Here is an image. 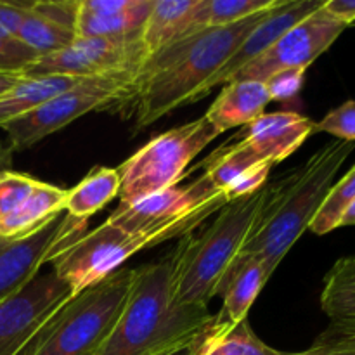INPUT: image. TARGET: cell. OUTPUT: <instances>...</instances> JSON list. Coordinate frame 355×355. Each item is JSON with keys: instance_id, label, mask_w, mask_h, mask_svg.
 <instances>
[{"instance_id": "1", "label": "cell", "mask_w": 355, "mask_h": 355, "mask_svg": "<svg viewBox=\"0 0 355 355\" xmlns=\"http://www.w3.org/2000/svg\"><path fill=\"white\" fill-rule=\"evenodd\" d=\"M274 9L231 26L193 31L149 55L139 69L128 96L118 104L135 118V130L149 127L177 107L196 103L205 83Z\"/></svg>"}, {"instance_id": "2", "label": "cell", "mask_w": 355, "mask_h": 355, "mask_svg": "<svg viewBox=\"0 0 355 355\" xmlns=\"http://www.w3.org/2000/svg\"><path fill=\"white\" fill-rule=\"evenodd\" d=\"M214 324L208 307L180 304L173 259L134 269L116 326L96 355H165L203 336Z\"/></svg>"}, {"instance_id": "3", "label": "cell", "mask_w": 355, "mask_h": 355, "mask_svg": "<svg viewBox=\"0 0 355 355\" xmlns=\"http://www.w3.org/2000/svg\"><path fill=\"white\" fill-rule=\"evenodd\" d=\"M274 194V182L255 194L229 201L200 234L179 239L173 259V291L180 304L208 307L225 276L259 227Z\"/></svg>"}, {"instance_id": "4", "label": "cell", "mask_w": 355, "mask_h": 355, "mask_svg": "<svg viewBox=\"0 0 355 355\" xmlns=\"http://www.w3.org/2000/svg\"><path fill=\"white\" fill-rule=\"evenodd\" d=\"M355 144L329 141L300 168L274 182V194L259 227L243 248V257L259 259L274 274L295 243L311 227Z\"/></svg>"}, {"instance_id": "5", "label": "cell", "mask_w": 355, "mask_h": 355, "mask_svg": "<svg viewBox=\"0 0 355 355\" xmlns=\"http://www.w3.org/2000/svg\"><path fill=\"white\" fill-rule=\"evenodd\" d=\"M134 269H118L66 302L24 355H96L116 326Z\"/></svg>"}, {"instance_id": "6", "label": "cell", "mask_w": 355, "mask_h": 355, "mask_svg": "<svg viewBox=\"0 0 355 355\" xmlns=\"http://www.w3.org/2000/svg\"><path fill=\"white\" fill-rule=\"evenodd\" d=\"M210 217L214 215H200L172 227L144 232L123 231L104 220L99 227L85 232L69 248H66L52 262V270L59 279L68 284L75 297L85 288L121 269V266L135 253L170 239H182L184 236L193 234Z\"/></svg>"}, {"instance_id": "7", "label": "cell", "mask_w": 355, "mask_h": 355, "mask_svg": "<svg viewBox=\"0 0 355 355\" xmlns=\"http://www.w3.org/2000/svg\"><path fill=\"white\" fill-rule=\"evenodd\" d=\"M218 135L207 116H201L151 139L116 168L121 207L177 186L191 162Z\"/></svg>"}, {"instance_id": "8", "label": "cell", "mask_w": 355, "mask_h": 355, "mask_svg": "<svg viewBox=\"0 0 355 355\" xmlns=\"http://www.w3.org/2000/svg\"><path fill=\"white\" fill-rule=\"evenodd\" d=\"M134 80L135 75L130 73L78 80L64 92L7 123L3 130L9 139V148L14 153L24 151L90 111L118 106L128 96Z\"/></svg>"}, {"instance_id": "9", "label": "cell", "mask_w": 355, "mask_h": 355, "mask_svg": "<svg viewBox=\"0 0 355 355\" xmlns=\"http://www.w3.org/2000/svg\"><path fill=\"white\" fill-rule=\"evenodd\" d=\"M148 51L137 38H76L69 47L35 61L24 71L23 78L38 76H96L130 73L137 76L148 59Z\"/></svg>"}, {"instance_id": "10", "label": "cell", "mask_w": 355, "mask_h": 355, "mask_svg": "<svg viewBox=\"0 0 355 355\" xmlns=\"http://www.w3.org/2000/svg\"><path fill=\"white\" fill-rule=\"evenodd\" d=\"M225 203L229 201L224 194L203 175L186 186L177 184L137 203L127 207L118 205L106 222L128 232L159 231L200 215H217Z\"/></svg>"}, {"instance_id": "11", "label": "cell", "mask_w": 355, "mask_h": 355, "mask_svg": "<svg viewBox=\"0 0 355 355\" xmlns=\"http://www.w3.org/2000/svg\"><path fill=\"white\" fill-rule=\"evenodd\" d=\"M87 222L58 217L47 227L23 239L0 238V305L16 297L66 248L85 234Z\"/></svg>"}, {"instance_id": "12", "label": "cell", "mask_w": 355, "mask_h": 355, "mask_svg": "<svg viewBox=\"0 0 355 355\" xmlns=\"http://www.w3.org/2000/svg\"><path fill=\"white\" fill-rule=\"evenodd\" d=\"M54 270L38 274L16 297L0 305V355H24L59 309L71 300Z\"/></svg>"}, {"instance_id": "13", "label": "cell", "mask_w": 355, "mask_h": 355, "mask_svg": "<svg viewBox=\"0 0 355 355\" xmlns=\"http://www.w3.org/2000/svg\"><path fill=\"white\" fill-rule=\"evenodd\" d=\"M68 191L12 170L0 173V238L23 239L66 210Z\"/></svg>"}, {"instance_id": "14", "label": "cell", "mask_w": 355, "mask_h": 355, "mask_svg": "<svg viewBox=\"0 0 355 355\" xmlns=\"http://www.w3.org/2000/svg\"><path fill=\"white\" fill-rule=\"evenodd\" d=\"M345 28L349 26L326 12L322 6L321 9L288 30L269 51L245 66L231 82L234 80L266 82L270 75L281 69H307L319 55L331 47L333 42L345 31Z\"/></svg>"}, {"instance_id": "15", "label": "cell", "mask_w": 355, "mask_h": 355, "mask_svg": "<svg viewBox=\"0 0 355 355\" xmlns=\"http://www.w3.org/2000/svg\"><path fill=\"white\" fill-rule=\"evenodd\" d=\"M324 2L326 0H283L279 7H276L266 19L260 21L246 35L245 40L239 44V47L227 59V62L205 83L203 89L198 94L196 101L208 96L215 87L231 82L245 66H248L259 55L269 51L288 30H291L302 19H305L307 16L314 14L315 10L321 9L324 6Z\"/></svg>"}, {"instance_id": "16", "label": "cell", "mask_w": 355, "mask_h": 355, "mask_svg": "<svg viewBox=\"0 0 355 355\" xmlns=\"http://www.w3.org/2000/svg\"><path fill=\"white\" fill-rule=\"evenodd\" d=\"M200 168L227 201L255 194L267 184L272 165L263 162L245 141L227 142L208 156Z\"/></svg>"}, {"instance_id": "17", "label": "cell", "mask_w": 355, "mask_h": 355, "mask_svg": "<svg viewBox=\"0 0 355 355\" xmlns=\"http://www.w3.org/2000/svg\"><path fill=\"white\" fill-rule=\"evenodd\" d=\"M155 0H78L76 38H137Z\"/></svg>"}, {"instance_id": "18", "label": "cell", "mask_w": 355, "mask_h": 355, "mask_svg": "<svg viewBox=\"0 0 355 355\" xmlns=\"http://www.w3.org/2000/svg\"><path fill=\"white\" fill-rule=\"evenodd\" d=\"M315 121L295 111L263 113L246 125L243 141L269 165H277L293 155L312 134Z\"/></svg>"}, {"instance_id": "19", "label": "cell", "mask_w": 355, "mask_h": 355, "mask_svg": "<svg viewBox=\"0 0 355 355\" xmlns=\"http://www.w3.org/2000/svg\"><path fill=\"white\" fill-rule=\"evenodd\" d=\"M272 272L263 262L252 257L236 260L222 283L218 295L224 300L222 311L215 315L217 326H234L248 319V312Z\"/></svg>"}, {"instance_id": "20", "label": "cell", "mask_w": 355, "mask_h": 355, "mask_svg": "<svg viewBox=\"0 0 355 355\" xmlns=\"http://www.w3.org/2000/svg\"><path fill=\"white\" fill-rule=\"evenodd\" d=\"M270 103L269 92L263 82L257 80H234L222 89L217 99L207 111V120L220 134L234 127H243L255 121L266 113Z\"/></svg>"}, {"instance_id": "21", "label": "cell", "mask_w": 355, "mask_h": 355, "mask_svg": "<svg viewBox=\"0 0 355 355\" xmlns=\"http://www.w3.org/2000/svg\"><path fill=\"white\" fill-rule=\"evenodd\" d=\"M198 0H155L142 30L148 55L191 33V14Z\"/></svg>"}, {"instance_id": "22", "label": "cell", "mask_w": 355, "mask_h": 355, "mask_svg": "<svg viewBox=\"0 0 355 355\" xmlns=\"http://www.w3.org/2000/svg\"><path fill=\"white\" fill-rule=\"evenodd\" d=\"M120 194V173L116 168L97 166L83 177L66 196V214L78 220H89Z\"/></svg>"}, {"instance_id": "23", "label": "cell", "mask_w": 355, "mask_h": 355, "mask_svg": "<svg viewBox=\"0 0 355 355\" xmlns=\"http://www.w3.org/2000/svg\"><path fill=\"white\" fill-rule=\"evenodd\" d=\"M82 78L71 76H38L23 78L14 89L0 96V128L24 116L51 97L64 92Z\"/></svg>"}, {"instance_id": "24", "label": "cell", "mask_w": 355, "mask_h": 355, "mask_svg": "<svg viewBox=\"0 0 355 355\" xmlns=\"http://www.w3.org/2000/svg\"><path fill=\"white\" fill-rule=\"evenodd\" d=\"M281 0H198L191 14V33L241 23L259 12L274 9Z\"/></svg>"}, {"instance_id": "25", "label": "cell", "mask_w": 355, "mask_h": 355, "mask_svg": "<svg viewBox=\"0 0 355 355\" xmlns=\"http://www.w3.org/2000/svg\"><path fill=\"white\" fill-rule=\"evenodd\" d=\"M321 309L331 321H355V253L340 259L326 274Z\"/></svg>"}, {"instance_id": "26", "label": "cell", "mask_w": 355, "mask_h": 355, "mask_svg": "<svg viewBox=\"0 0 355 355\" xmlns=\"http://www.w3.org/2000/svg\"><path fill=\"white\" fill-rule=\"evenodd\" d=\"M200 355H283L279 350L263 343L253 333L248 319L234 326L214 324L201 342Z\"/></svg>"}, {"instance_id": "27", "label": "cell", "mask_w": 355, "mask_h": 355, "mask_svg": "<svg viewBox=\"0 0 355 355\" xmlns=\"http://www.w3.org/2000/svg\"><path fill=\"white\" fill-rule=\"evenodd\" d=\"M16 38L31 51L37 52L40 58H44V55L54 54V52L69 47L76 40V33L71 28L62 26V24L38 14L37 10L31 9L30 2L26 17L21 24Z\"/></svg>"}, {"instance_id": "28", "label": "cell", "mask_w": 355, "mask_h": 355, "mask_svg": "<svg viewBox=\"0 0 355 355\" xmlns=\"http://www.w3.org/2000/svg\"><path fill=\"white\" fill-rule=\"evenodd\" d=\"M355 201V165L347 172L343 179L333 184L329 189L328 196L322 201L321 208L315 214L309 231H312L318 236H324L328 232L335 231L340 227L343 214L347 208Z\"/></svg>"}, {"instance_id": "29", "label": "cell", "mask_w": 355, "mask_h": 355, "mask_svg": "<svg viewBox=\"0 0 355 355\" xmlns=\"http://www.w3.org/2000/svg\"><path fill=\"white\" fill-rule=\"evenodd\" d=\"M283 355H355V321H331L309 349Z\"/></svg>"}, {"instance_id": "30", "label": "cell", "mask_w": 355, "mask_h": 355, "mask_svg": "<svg viewBox=\"0 0 355 355\" xmlns=\"http://www.w3.org/2000/svg\"><path fill=\"white\" fill-rule=\"evenodd\" d=\"M38 59L40 55L17 38L0 37V73L2 75L23 76L24 71Z\"/></svg>"}, {"instance_id": "31", "label": "cell", "mask_w": 355, "mask_h": 355, "mask_svg": "<svg viewBox=\"0 0 355 355\" xmlns=\"http://www.w3.org/2000/svg\"><path fill=\"white\" fill-rule=\"evenodd\" d=\"M314 132H326L335 135L338 141L355 144V101H347L342 106L329 111L321 121H318Z\"/></svg>"}, {"instance_id": "32", "label": "cell", "mask_w": 355, "mask_h": 355, "mask_svg": "<svg viewBox=\"0 0 355 355\" xmlns=\"http://www.w3.org/2000/svg\"><path fill=\"white\" fill-rule=\"evenodd\" d=\"M305 71L307 69L291 68L281 69L266 80L267 92H269L270 103H291L297 99L302 92L305 82Z\"/></svg>"}, {"instance_id": "33", "label": "cell", "mask_w": 355, "mask_h": 355, "mask_svg": "<svg viewBox=\"0 0 355 355\" xmlns=\"http://www.w3.org/2000/svg\"><path fill=\"white\" fill-rule=\"evenodd\" d=\"M30 2H0V37L16 38Z\"/></svg>"}, {"instance_id": "34", "label": "cell", "mask_w": 355, "mask_h": 355, "mask_svg": "<svg viewBox=\"0 0 355 355\" xmlns=\"http://www.w3.org/2000/svg\"><path fill=\"white\" fill-rule=\"evenodd\" d=\"M324 10L347 26L355 23V0H326Z\"/></svg>"}, {"instance_id": "35", "label": "cell", "mask_w": 355, "mask_h": 355, "mask_svg": "<svg viewBox=\"0 0 355 355\" xmlns=\"http://www.w3.org/2000/svg\"><path fill=\"white\" fill-rule=\"evenodd\" d=\"M205 335H207V333H205ZM205 335L200 336V338H198V340H194V342L187 343V345L180 347V349H177V350H172V352H168V354H165V355H200L201 342H203Z\"/></svg>"}, {"instance_id": "36", "label": "cell", "mask_w": 355, "mask_h": 355, "mask_svg": "<svg viewBox=\"0 0 355 355\" xmlns=\"http://www.w3.org/2000/svg\"><path fill=\"white\" fill-rule=\"evenodd\" d=\"M12 155L14 151L9 148V144L0 142V173L10 170V166H12Z\"/></svg>"}, {"instance_id": "37", "label": "cell", "mask_w": 355, "mask_h": 355, "mask_svg": "<svg viewBox=\"0 0 355 355\" xmlns=\"http://www.w3.org/2000/svg\"><path fill=\"white\" fill-rule=\"evenodd\" d=\"M21 80H23V76L19 75H2V73H0V96H3V94L9 92L10 89H14Z\"/></svg>"}, {"instance_id": "38", "label": "cell", "mask_w": 355, "mask_h": 355, "mask_svg": "<svg viewBox=\"0 0 355 355\" xmlns=\"http://www.w3.org/2000/svg\"><path fill=\"white\" fill-rule=\"evenodd\" d=\"M343 225H355V201L349 208H347L342 220H340V227H343Z\"/></svg>"}, {"instance_id": "39", "label": "cell", "mask_w": 355, "mask_h": 355, "mask_svg": "<svg viewBox=\"0 0 355 355\" xmlns=\"http://www.w3.org/2000/svg\"><path fill=\"white\" fill-rule=\"evenodd\" d=\"M354 24H355V23H354Z\"/></svg>"}]
</instances>
